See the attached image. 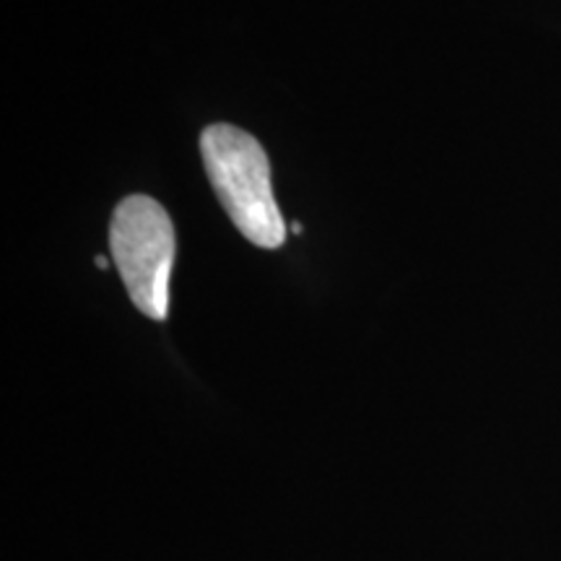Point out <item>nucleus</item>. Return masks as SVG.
<instances>
[{"instance_id":"f257e3e1","label":"nucleus","mask_w":561,"mask_h":561,"mask_svg":"<svg viewBox=\"0 0 561 561\" xmlns=\"http://www.w3.org/2000/svg\"><path fill=\"white\" fill-rule=\"evenodd\" d=\"M210 187L242 237L263 250L286 240V224L271 187V164L261 140L234 125H208L201 138Z\"/></svg>"},{"instance_id":"f03ea898","label":"nucleus","mask_w":561,"mask_h":561,"mask_svg":"<svg viewBox=\"0 0 561 561\" xmlns=\"http://www.w3.org/2000/svg\"><path fill=\"white\" fill-rule=\"evenodd\" d=\"M110 250L133 305L146 318L164 320L170 310L174 227L170 214L149 195H128L110 224Z\"/></svg>"}]
</instances>
